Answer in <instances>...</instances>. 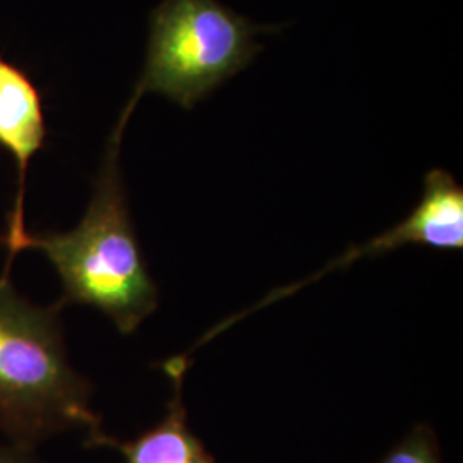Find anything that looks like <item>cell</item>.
<instances>
[{"instance_id": "5", "label": "cell", "mask_w": 463, "mask_h": 463, "mask_svg": "<svg viewBox=\"0 0 463 463\" xmlns=\"http://www.w3.org/2000/svg\"><path fill=\"white\" fill-rule=\"evenodd\" d=\"M407 244H420L438 250H462L463 189L447 170H430L424 179L422 198L403 222L371 239L364 246L355 250L350 249L315 279L325 277L331 269L352 265L357 258L380 256Z\"/></svg>"}, {"instance_id": "8", "label": "cell", "mask_w": 463, "mask_h": 463, "mask_svg": "<svg viewBox=\"0 0 463 463\" xmlns=\"http://www.w3.org/2000/svg\"><path fill=\"white\" fill-rule=\"evenodd\" d=\"M0 463H45L36 448L9 441L0 436Z\"/></svg>"}, {"instance_id": "6", "label": "cell", "mask_w": 463, "mask_h": 463, "mask_svg": "<svg viewBox=\"0 0 463 463\" xmlns=\"http://www.w3.org/2000/svg\"><path fill=\"white\" fill-rule=\"evenodd\" d=\"M162 369L172 383V398L166 403L164 419L131 441H122L101 430L86 436L88 448L117 449L126 463H215L198 436L187 424L184 403V378L187 355L172 357L162 363Z\"/></svg>"}, {"instance_id": "2", "label": "cell", "mask_w": 463, "mask_h": 463, "mask_svg": "<svg viewBox=\"0 0 463 463\" xmlns=\"http://www.w3.org/2000/svg\"><path fill=\"white\" fill-rule=\"evenodd\" d=\"M61 302L42 306L0 275V436L28 447L61 432L101 430L93 386L67 354Z\"/></svg>"}, {"instance_id": "7", "label": "cell", "mask_w": 463, "mask_h": 463, "mask_svg": "<svg viewBox=\"0 0 463 463\" xmlns=\"http://www.w3.org/2000/svg\"><path fill=\"white\" fill-rule=\"evenodd\" d=\"M378 463H443L438 439L430 426H417Z\"/></svg>"}, {"instance_id": "3", "label": "cell", "mask_w": 463, "mask_h": 463, "mask_svg": "<svg viewBox=\"0 0 463 463\" xmlns=\"http://www.w3.org/2000/svg\"><path fill=\"white\" fill-rule=\"evenodd\" d=\"M275 32L216 0H164L151 14L146 64L129 105L158 93L191 110L256 59L258 34Z\"/></svg>"}, {"instance_id": "4", "label": "cell", "mask_w": 463, "mask_h": 463, "mask_svg": "<svg viewBox=\"0 0 463 463\" xmlns=\"http://www.w3.org/2000/svg\"><path fill=\"white\" fill-rule=\"evenodd\" d=\"M45 134L42 97L36 86L19 67L0 57V148L14 158L17 166L16 199L2 239L7 249L4 275L11 273L28 233L24 225L26 177L34 155L43 148Z\"/></svg>"}, {"instance_id": "1", "label": "cell", "mask_w": 463, "mask_h": 463, "mask_svg": "<svg viewBox=\"0 0 463 463\" xmlns=\"http://www.w3.org/2000/svg\"><path fill=\"white\" fill-rule=\"evenodd\" d=\"M133 110L124 109L110 136L83 220L67 232H30L23 250L42 252L62 283L61 304H80L107 316L131 335L158 307L134 231L120 168V145Z\"/></svg>"}]
</instances>
